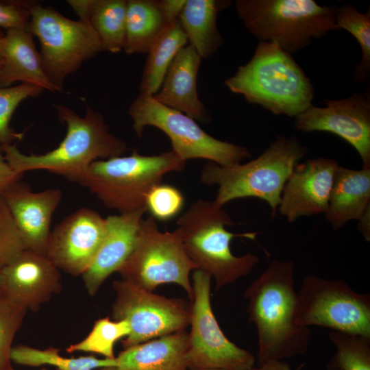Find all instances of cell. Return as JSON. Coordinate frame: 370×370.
<instances>
[{
  "mask_svg": "<svg viewBox=\"0 0 370 370\" xmlns=\"http://www.w3.org/2000/svg\"><path fill=\"white\" fill-rule=\"evenodd\" d=\"M294 269L293 262L273 259L245 290L249 321L257 333L258 365L301 356L308 349L310 328L295 320Z\"/></svg>",
  "mask_w": 370,
  "mask_h": 370,
  "instance_id": "6da1fadb",
  "label": "cell"
},
{
  "mask_svg": "<svg viewBox=\"0 0 370 370\" xmlns=\"http://www.w3.org/2000/svg\"><path fill=\"white\" fill-rule=\"evenodd\" d=\"M59 120L66 126V133L58 147L43 154H25L16 144L2 145L5 158L17 173L47 170L75 180L95 160L123 156L126 143L109 130L102 114L86 106L79 116L64 105H56Z\"/></svg>",
  "mask_w": 370,
  "mask_h": 370,
  "instance_id": "7a4b0ae2",
  "label": "cell"
},
{
  "mask_svg": "<svg viewBox=\"0 0 370 370\" xmlns=\"http://www.w3.org/2000/svg\"><path fill=\"white\" fill-rule=\"evenodd\" d=\"M308 152L296 137L279 135L256 158L247 163L221 166L208 162L201 170V182L217 186L214 203L219 207L233 200L255 197L266 201L275 217L284 185L295 165Z\"/></svg>",
  "mask_w": 370,
  "mask_h": 370,
  "instance_id": "3957f363",
  "label": "cell"
},
{
  "mask_svg": "<svg viewBox=\"0 0 370 370\" xmlns=\"http://www.w3.org/2000/svg\"><path fill=\"white\" fill-rule=\"evenodd\" d=\"M232 92L274 114L295 117L310 105L314 88L291 54L259 42L251 60L225 81Z\"/></svg>",
  "mask_w": 370,
  "mask_h": 370,
  "instance_id": "277c9868",
  "label": "cell"
},
{
  "mask_svg": "<svg viewBox=\"0 0 370 370\" xmlns=\"http://www.w3.org/2000/svg\"><path fill=\"white\" fill-rule=\"evenodd\" d=\"M183 247L197 269L215 280L216 290L248 275L258 263L252 253L236 256L230 246L233 238L255 239L257 233H233L226 226L234 225L230 215L213 201L199 199L177 221Z\"/></svg>",
  "mask_w": 370,
  "mask_h": 370,
  "instance_id": "5b68a950",
  "label": "cell"
},
{
  "mask_svg": "<svg viewBox=\"0 0 370 370\" xmlns=\"http://www.w3.org/2000/svg\"><path fill=\"white\" fill-rule=\"evenodd\" d=\"M186 162L172 151L145 156L133 150L92 162L75 182L88 188L108 208L119 214L145 208L149 191L171 172L182 171Z\"/></svg>",
  "mask_w": 370,
  "mask_h": 370,
  "instance_id": "8992f818",
  "label": "cell"
},
{
  "mask_svg": "<svg viewBox=\"0 0 370 370\" xmlns=\"http://www.w3.org/2000/svg\"><path fill=\"white\" fill-rule=\"evenodd\" d=\"M236 12L247 29L260 42L275 44L285 52H298L337 30L336 6L313 0H237Z\"/></svg>",
  "mask_w": 370,
  "mask_h": 370,
  "instance_id": "52a82bcc",
  "label": "cell"
},
{
  "mask_svg": "<svg viewBox=\"0 0 370 370\" xmlns=\"http://www.w3.org/2000/svg\"><path fill=\"white\" fill-rule=\"evenodd\" d=\"M128 114L138 137H142L146 127L159 129L170 139L171 151L185 162L204 159L221 166H232L251 157L247 147L214 138L195 120L160 103L153 96L139 93Z\"/></svg>",
  "mask_w": 370,
  "mask_h": 370,
  "instance_id": "ba28073f",
  "label": "cell"
},
{
  "mask_svg": "<svg viewBox=\"0 0 370 370\" xmlns=\"http://www.w3.org/2000/svg\"><path fill=\"white\" fill-rule=\"evenodd\" d=\"M29 31L39 40V53L46 75L61 91L69 75L103 51L89 23L69 18L37 1L31 9Z\"/></svg>",
  "mask_w": 370,
  "mask_h": 370,
  "instance_id": "9c48e42d",
  "label": "cell"
},
{
  "mask_svg": "<svg viewBox=\"0 0 370 370\" xmlns=\"http://www.w3.org/2000/svg\"><path fill=\"white\" fill-rule=\"evenodd\" d=\"M195 269L177 231H160L156 221L149 216L142 219L134 248L118 272L122 280L149 291L161 284H176L192 301L190 273Z\"/></svg>",
  "mask_w": 370,
  "mask_h": 370,
  "instance_id": "30bf717a",
  "label": "cell"
},
{
  "mask_svg": "<svg viewBox=\"0 0 370 370\" xmlns=\"http://www.w3.org/2000/svg\"><path fill=\"white\" fill-rule=\"evenodd\" d=\"M295 320L303 327L370 337V295L355 291L343 280L308 274L297 291Z\"/></svg>",
  "mask_w": 370,
  "mask_h": 370,
  "instance_id": "8fae6325",
  "label": "cell"
},
{
  "mask_svg": "<svg viewBox=\"0 0 370 370\" xmlns=\"http://www.w3.org/2000/svg\"><path fill=\"white\" fill-rule=\"evenodd\" d=\"M211 278L199 269L193 273L187 369L251 370L255 367L256 357L227 338L216 319L210 304Z\"/></svg>",
  "mask_w": 370,
  "mask_h": 370,
  "instance_id": "7c38bea8",
  "label": "cell"
},
{
  "mask_svg": "<svg viewBox=\"0 0 370 370\" xmlns=\"http://www.w3.org/2000/svg\"><path fill=\"white\" fill-rule=\"evenodd\" d=\"M114 321L126 320L130 333L121 341L124 349L162 336L185 330L190 322V307L178 299L167 298L123 280L113 283Z\"/></svg>",
  "mask_w": 370,
  "mask_h": 370,
  "instance_id": "4fadbf2b",
  "label": "cell"
},
{
  "mask_svg": "<svg viewBox=\"0 0 370 370\" xmlns=\"http://www.w3.org/2000/svg\"><path fill=\"white\" fill-rule=\"evenodd\" d=\"M323 104V107L312 104L294 117L296 130L338 136L357 151L362 167H370L369 95L355 93L342 99L325 100Z\"/></svg>",
  "mask_w": 370,
  "mask_h": 370,
  "instance_id": "5bb4252c",
  "label": "cell"
},
{
  "mask_svg": "<svg viewBox=\"0 0 370 370\" xmlns=\"http://www.w3.org/2000/svg\"><path fill=\"white\" fill-rule=\"evenodd\" d=\"M106 229V218L94 210L82 208L55 226L45 255L59 270L82 275L93 261Z\"/></svg>",
  "mask_w": 370,
  "mask_h": 370,
  "instance_id": "9a60e30c",
  "label": "cell"
},
{
  "mask_svg": "<svg viewBox=\"0 0 370 370\" xmlns=\"http://www.w3.org/2000/svg\"><path fill=\"white\" fill-rule=\"evenodd\" d=\"M338 162L317 157L298 162L286 181L278 210L289 223L325 213Z\"/></svg>",
  "mask_w": 370,
  "mask_h": 370,
  "instance_id": "2e32d148",
  "label": "cell"
},
{
  "mask_svg": "<svg viewBox=\"0 0 370 370\" xmlns=\"http://www.w3.org/2000/svg\"><path fill=\"white\" fill-rule=\"evenodd\" d=\"M2 295L12 304L36 311L62 288L60 270L46 256L24 250L2 267Z\"/></svg>",
  "mask_w": 370,
  "mask_h": 370,
  "instance_id": "e0dca14e",
  "label": "cell"
},
{
  "mask_svg": "<svg viewBox=\"0 0 370 370\" xmlns=\"http://www.w3.org/2000/svg\"><path fill=\"white\" fill-rule=\"evenodd\" d=\"M21 235L26 249L45 255L52 216L62 197L58 188L33 192L20 180L1 195Z\"/></svg>",
  "mask_w": 370,
  "mask_h": 370,
  "instance_id": "ac0fdd59",
  "label": "cell"
},
{
  "mask_svg": "<svg viewBox=\"0 0 370 370\" xmlns=\"http://www.w3.org/2000/svg\"><path fill=\"white\" fill-rule=\"evenodd\" d=\"M145 210L110 215L106 218V234L90 267L83 273L85 287L94 295L106 280L118 272L136 243Z\"/></svg>",
  "mask_w": 370,
  "mask_h": 370,
  "instance_id": "d6986e66",
  "label": "cell"
},
{
  "mask_svg": "<svg viewBox=\"0 0 370 370\" xmlns=\"http://www.w3.org/2000/svg\"><path fill=\"white\" fill-rule=\"evenodd\" d=\"M201 59L190 45L184 47L171 62L159 90L153 97L195 121L206 122L208 113L197 92Z\"/></svg>",
  "mask_w": 370,
  "mask_h": 370,
  "instance_id": "ffe728a7",
  "label": "cell"
},
{
  "mask_svg": "<svg viewBox=\"0 0 370 370\" xmlns=\"http://www.w3.org/2000/svg\"><path fill=\"white\" fill-rule=\"evenodd\" d=\"M33 35L29 29L5 31L0 40V88L12 86L20 82L51 92L61 90L48 79L42 67Z\"/></svg>",
  "mask_w": 370,
  "mask_h": 370,
  "instance_id": "44dd1931",
  "label": "cell"
},
{
  "mask_svg": "<svg viewBox=\"0 0 370 370\" xmlns=\"http://www.w3.org/2000/svg\"><path fill=\"white\" fill-rule=\"evenodd\" d=\"M370 208V167L336 170L325 219L334 230L359 220Z\"/></svg>",
  "mask_w": 370,
  "mask_h": 370,
  "instance_id": "7402d4cb",
  "label": "cell"
},
{
  "mask_svg": "<svg viewBox=\"0 0 370 370\" xmlns=\"http://www.w3.org/2000/svg\"><path fill=\"white\" fill-rule=\"evenodd\" d=\"M188 340L184 330L125 348L116 357V369L186 370Z\"/></svg>",
  "mask_w": 370,
  "mask_h": 370,
  "instance_id": "603a6c76",
  "label": "cell"
},
{
  "mask_svg": "<svg viewBox=\"0 0 370 370\" xmlns=\"http://www.w3.org/2000/svg\"><path fill=\"white\" fill-rule=\"evenodd\" d=\"M230 1L215 0H186L178 21L188 41L201 58L213 54L223 43L218 30L219 12Z\"/></svg>",
  "mask_w": 370,
  "mask_h": 370,
  "instance_id": "cb8c5ba5",
  "label": "cell"
},
{
  "mask_svg": "<svg viewBox=\"0 0 370 370\" xmlns=\"http://www.w3.org/2000/svg\"><path fill=\"white\" fill-rule=\"evenodd\" d=\"M171 23L160 1L127 0L123 50L128 54L147 53Z\"/></svg>",
  "mask_w": 370,
  "mask_h": 370,
  "instance_id": "d4e9b609",
  "label": "cell"
},
{
  "mask_svg": "<svg viewBox=\"0 0 370 370\" xmlns=\"http://www.w3.org/2000/svg\"><path fill=\"white\" fill-rule=\"evenodd\" d=\"M187 42V36L179 21L169 24L147 52L140 94L153 96L158 92L171 62Z\"/></svg>",
  "mask_w": 370,
  "mask_h": 370,
  "instance_id": "484cf974",
  "label": "cell"
},
{
  "mask_svg": "<svg viewBox=\"0 0 370 370\" xmlns=\"http://www.w3.org/2000/svg\"><path fill=\"white\" fill-rule=\"evenodd\" d=\"M126 12V0H92L88 23L103 51L116 53L123 50Z\"/></svg>",
  "mask_w": 370,
  "mask_h": 370,
  "instance_id": "4316f807",
  "label": "cell"
},
{
  "mask_svg": "<svg viewBox=\"0 0 370 370\" xmlns=\"http://www.w3.org/2000/svg\"><path fill=\"white\" fill-rule=\"evenodd\" d=\"M59 352V349L54 347L39 349L18 345L12 347L10 360L16 364L31 367L49 365L58 370H95L116 366V358H97L93 356L65 358L60 355Z\"/></svg>",
  "mask_w": 370,
  "mask_h": 370,
  "instance_id": "83f0119b",
  "label": "cell"
},
{
  "mask_svg": "<svg viewBox=\"0 0 370 370\" xmlns=\"http://www.w3.org/2000/svg\"><path fill=\"white\" fill-rule=\"evenodd\" d=\"M335 24L337 29H343L353 35L360 47L362 56L355 67L354 79L364 82L370 73V10L361 13L354 6L344 3L336 7Z\"/></svg>",
  "mask_w": 370,
  "mask_h": 370,
  "instance_id": "f1b7e54d",
  "label": "cell"
},
{
  "mask_svg": "<svg viewBox=\"0 0 370 370\" xmlns=\"http://www.w3.org/2000/svg\"><path fill=\"white\" fill-rule=\"evenodd\" d=\"M328 338L336 352L328 370H370V337L330 331Z\"/></svg>",
  "mask_w": 370,
  "mask_h": 370,
  "instance_id": "f546056e",
  "label": "cell"
},
{
  "mask_svg": "<svg viewBox=\"0 0 370 370\" xmlns=\"http://www.w3.org/2000/svg\"><path fill=\"white\" fill-rule=\"evenodd\" d=\"M131 329L126 320L112 321L109 317L99 319L95 322L92 330L80 342L71 345L66 349L68 353L75 352H91L106 358L113 359L115 343L125 338Z\"/></svg>",
  "mask_w": 370,
  "mask_h": 370,
  "instance_id": "4dcf8cb0",
  "label": "cell"
},
{
  "mask_svg": "<svg viewBox=\"0 0 370 370\" xmlns=\"http://www.w3.org/2000/svg\"><path fill=\"white\" fill-rule=\"evenodd\" d=\"M44 90L38 86L21 84L7 88H0V144H15L23 138V133L18 132L10 123L17 107L24 100L36 97Z\"/></svg>",
  "mask_w": 370,
  "mask_h": 370,
  "instance_id": "1f68e13d",
  "label": "cell"
},
{
  "mask_svg": "<svg viewBox=\"0 0 370 370\" xmlns=\"http://www.w3.org/2000/svg\"><path fill=\"white\" fill-rule=\"evenodd\" d=\"M184 197L175 186L160 183L148 193L146 212L156 221H168L177 217L183 209Z\"/></svg>",
  "mask_w": 370,
  "mask_h": 370,
  "instance_id": "d6a6232c",
  "label": "cell"
},
{
  "mask_svg": "<svg viewBox=\"0 0 370 370\" xmlns=\"http://www.w3.org/2000/svg\"><path fill=\"white\" fill-rule=\"evenodd\" d=\"M27 310L0 296V370L10 368L12 341L20 328Z\"/></svg>",
  "mask_w": 370,
  "mask_h": 370,
  "instance_id": "836d02e7",
  "label": "cell"
},
{
  "mask_svg": "<svg viewBox=\"0 0 370 370\" xmlns=\"http://www.w3.org/2000/svg\"><path fill=\"white\" fill-rule=\"evenodd\" d=\"M26 249L12 214L0 196V266L14 261Z\"/></svg>",
  "mask_w": 370,
  "mask_h": 370,
  "instance_id": "e575fe53",
  "label": "cell"
},
{
  "mask_svg": "<svg viewBox=\"0 0 370 370\" xmlns=\"http://www.w3.org/2000/svg\"><path fill=\"white\" fill-rule=\"evenodd\" d=\"M35 1H0V28L29 29L31 9Z\"/></svg>",
  "mask_w": 370,
  "mask_h": 370,
  "instance_id": "d590c367",
  "label": "cell"
},
{
  "mask_svg": "<svg viewBox=\"0 0 370 370\" xmlns=\"http://www.w3.org/2000/svg\"><path fill=\"white\" fill-rule=\"evenodd\" d=\"M23 175L15 172L7 162L0 144V196L12 183L19 180Z\"/></svg>",
  "mask_w": 370,
  "mask_h": 370,
  "instance_id": "8d00e7d4",
  "label": "cell"
},
{
  "mask_svg": "<svg viewBox=\"0 0 370 370\" xmlns=\"http://www.w3.org/2000/svg\"><path fill=\"white\" fill-rule=\"evenodd\" d=\"M162 8L170 22L178 20L186 0H161Z\"/></svg>",
  "mask_w": 370,
  "mask_h": 370,
  "instance_id": "74e56055",
  "label": "cell"
},
{
  "mask_svg": "<svg viewBox=\"0 0 370 370\" xmlns=\"http://www.w3.org/2000/svg\"><path fill=\"white\" fill-rule=\"evenodd\" d=\"M67 3L79 20L88 23L92 0H69Z\"/></svg>",
  "mask_w": 370,
  "mask_h": 370,
  "instance_id": "f35d334b",
  "label": "cell"
},
{
  "mask_svg": "<svg viewBox=\"0 0 370 370\" xmlns=\"http://www.w3.org/2000/svg\"><path fill=\"white\" fill-rule=\"evenodd\" d=\"M251 370H291L289 365L284 360H269Z\"/></svg>",
  "mask_w": 370,
  "mask_h": 370,
  "instance_id": "ab89813d",
  "label": "cell"
},
{
  "mask_svg": "<svg viewBox=\"0 0 370 370\" xmlns=\"http://www.w3.org/2000/svg\"><path fill=\"white\" fill-rule=\"evenodd\" d=\"M370 212L369 209L358 220V228L367 241H370Z\"/></svg>",
  "mask_w": 370,
  "mask_h": 370,
  "instance_id": "60d3db41",
  "label": "cell"
},
{
  "mask_svg": "<svg viewBox=\"0 0 370 370\" xmlns=\"http://www.w3.org/2000/svg\"><path fill=\"white\" fill-rule=\"evenodd\" d=\"M1 270H2V266H0V296H3L2 295V273H1Z\"/></svg>",
  "mask_w": 370,
  "mask_h": 370,
  "instance_id": "b9f144b4",
  "label": "cell"
},
{
  "mask_svg": "<svg viewBox=\"0 0 370 370\" xmlns=\"http://www.w3.org/2000/svg\"><path fill=\"white\" fill-rule=\"evenodd\" d=\"M4 33H5V31H3L2 29L0 28V40L3 36ZM2 62H3V60H2V58H1V56L0 55V68H1V64H2Z\"/></svg>",
  "mask_w": 370,
  "mask_h": 370,
  "instance_id": "7bdbcfd3",
  "label": "cell"
},
{
  "mask_svg": "<svg viewBox=\"0 0 370 370\" xmlns=\"http://www.w3.org/2000/svg\"><path fill=\"white\" fill-rule=\"evenodd\" d=\"M96 370H116V367H109L101 368Z\"/></svg>",
  "mask_w": 370,
  "mask_h": 370,
  "instance_id": "ee69618b",
  "label": "cell"
},
{
  "mask_svg": "<svg viewBox=\"0 0 370 370\" xmlns=\"http://www.w3.org/2000/svg\"><path fill=\"white\" fill-rule=\"evenodd\" d=\"M199 370H225V369H199Z\"/></svg>",
  "mask_w": 370,
  "mask_h": 370,
  "instance_id": "f6af8a7d",
  "label": "cell"
},
{
  "mask_svg": "<svg viewBox=\"0 0 370 370\" xmlns=\"http://www.w3.org/2000/svg\"><path fill=\"white\" fill-rule=\"evenodd\" d=\"M8 370H14L12 367L10 368H9ZM40 370H49L47 369V368H42Z\"/></svg>",
  "mask_w": 370,
  "mask_h": 370,
  "instance_id": "bcb514c9",
  "label": "cell"
}]
</instances>
